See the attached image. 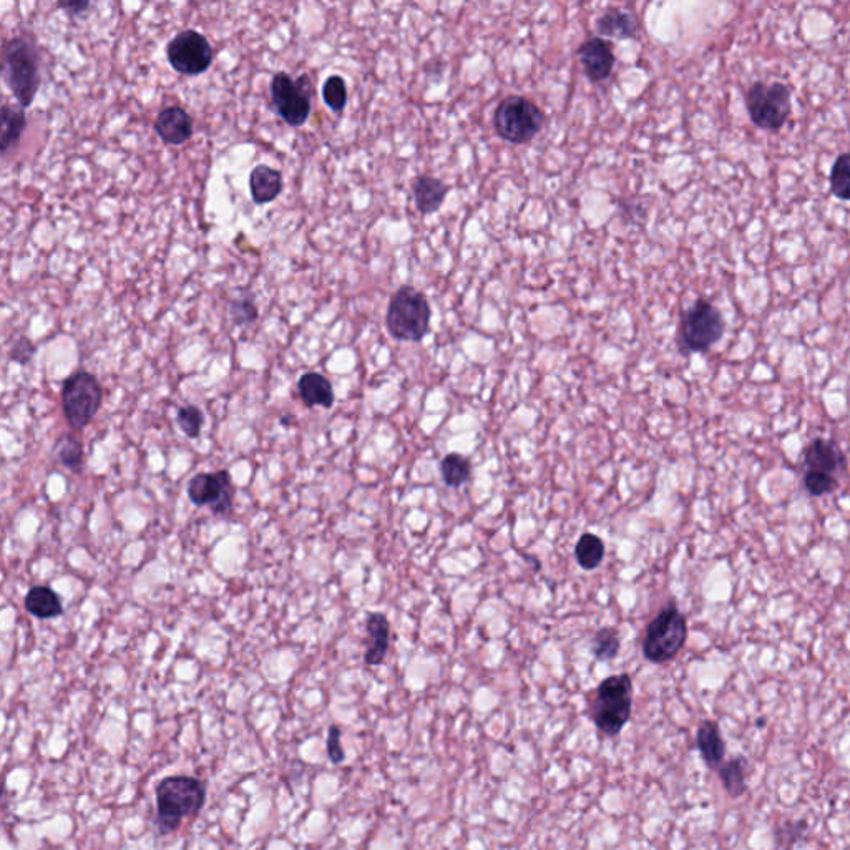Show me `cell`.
I'll list each match as a JSON object with an SVG mask.
<instances>
[{"mask_svg":"<svg viewBox=\"0 0 850 850\" xmlns=\"http://www.w3.org/2000/svg\"><path fill=\"white\" fill-rule=\"evenodd\" d=\"M367 635L371 638V645L367 648L364 661L366 665H381L389 651V620L384 613H371L366 620Z\"/></svg>","mask_w":850,"mask_h":850,"instance_id":"19","label":"cell"},{"mask_svg":"<svg viewBox=\"0 0 850 850\" xmlns=\"http://www.w3.org/2000/svg\"><path fill=\"white\" fill-rule=\"evenodd\" d=\"M326 748H328V756L331 759V763H344L346 753H344V749L341 746V729L338 726H331L329 728L328 746Z\"/></svg>","mask_w":850,"mask_h":850,"instance_id":"35","label":"cell"},{"mask_svg":"<svg viewBox=\"0 0 850 850\" xmlns=\"http://www.w3.org/2000/svg\"><path fill=\"white\" fill-rule=\"evenodd\" d=\"M804 487L812 497H822L836 490L837 479L832 475L804 472Z\"/></svg>","mask_w":850,"mask_h":850,"instance_id":"32","label":"cell"},{"mask_svg":"<svg viewBox=\"0 0 850 850\" xmlns=\"http://www.w3.org/2000/svg\"><path fill=\"white\" fill-rule=\"evenodd\" d=\"M323 98L333 112L339 113L344 110L347 103L346 82L341 75H331L323 85Z\"/></svg>","mask_w":850,"mask_h":850,"instance_id":"30","label":"cell"},{"mask_svg":"<svg viewBox=\"0 0 850 850\" xmlns=\"http://www.w3.org/2000/svg\"><path fill=\"white\" fill-rule=\"evenodd\" d=\"M449 191L450 186L435 176L419 175L412 180V195L416 200V208L424 216L439 211Z\"/></svg>","mask_w":850,"mask_h":850,"instance_id":"16","label":"cell"},{"mask_svg":"<svg viewBox=\"0 0 850 850\" xmlns=\"http://www.w3.org/2000/svg\"><path fill=\"white\" fill-rule=\"evenodd\" d=\"M299 396L306 407H324L334 404V391L331 382L319 372H306L298 382Z\"/></svg>","mask_w":850,"mask_h":850,"instance_id":"21","label":"cell"},{"mask_svg":"<svg viewBox=\"0 0 850 850\" xmlns=\"http://www.w3.org/2000/svg\"><path fill=\"white\" fill-rule=\"evenodd\" d=\"M719 779L723 782L724 789L733 799L743 796L746 786V759L734 758L723 766L718 767Z\"/></svg>","mask_w":850,"mask_h":850,"instance_id":"25","label":"cell"},{"mask_svg":"<svg viewBox=\"0 0 850 850\" xmlns=\"http://www.w3.org/2000/svg\"><path fill=\"white\" fill-rule=\"evenodd\" d=\"M575 558L583 570H595L605 558V543L593 533H583L575 545Z\"/></svg>","mask_w":850,"mask_h":850,"instance_id":"24","label":"cell"},{"mask_svg":"<svg viewBox=\"0 0 850 850\" xmlns=\"http://www.w3.org/2000/svg\"><path fill=\"white\" fill-rule=\"evenodd\" d=\"M155 130L163 142L178 147L188 142L193 135V120L190 113L181 107L163 108L155 120Z\"/></svg>","mask_w":850,"mask_h":850,"instance_id":"15","label":"cell"},{"mask_svg":"<svg viewBox=\"0 0 850 850\" xmlns=\"http://www.w3.org/2000/svg\"><path fill=\"white\" fill-rule=\"evenodd\" d=\"M578 60L582 65L583 74L588 80L600 84L610 77L615 67V54L611 45L601 37H592L583 42L577 50Z\"/></svg>","mask_w":850,"mask_h":850,"instance_id":"13","label":"cell"},{"mask_svg":"<svg viewBox=\"0 0 850 850\" xmlns=\"http://www.w3.org/2000/svg\"><path fill=\"white\" fill-rule=\"evenodd\" d=\"M633 709V680L628 673L608 676L595 689L590 716L605 736L615 738L623 731Z\"/></svg>","mask_w":850,"mask_h":850,"instance_id":"2","label":"cell"},{"mask_svg":"<svg viewBox=\"0 0 850 850\" xmlns=\"http://www.w3.org/2000/svg\"><path fill=\"white\" fill-rule=\"evenodd\" d=\"M271 100L279 117L289 127H303L311 115L313 85L308 75L293 80L286 72H278L271 80Z\"/></svg>","mask_w":850,"mask_h":850,"instance_id":"10","label":"cell"},{"mask_svg":"<svg viewBox=\"0 0 850 850\" xmlns=\"http://www.w3.org/2000/svg\"><path fill=\"white\" fill-rule=\"evenodd\" d=\"M831 190L842 201H850V153H842L832 165Z\"/></svg>","mask_w":850,"mask_h":850,"instance_id":"29","label":"cell"},{"mask_svg":"<svg viewBox=\"0 0 850 850\" xmlns=\"http://www.w3.org/2000/svg\"><path fill=\"white\" fill-rule=\"evenodd\" d=\"M746 107L754 125L763 130H779L791 115V90L781 82H756L746 92Z\"/></svg>","mask_w":850,"mask_h":850,"instance_id":"9","label":"cell"},{"mask_svg":"<svg viewBox=\"0 0 850 850\" xmlns=\"http://www.w3.org/2000/svg\"><path fill=\"white\" fill-rule=\"evenodd\" d=\"M176 422H178L180 429L183 430V434L186 437L196 439V437H200L201 429L205 425V416H203V412L198 407L185 406L181 407L180 411H178Z\"/></svg>","mask_w":850,"mask_h":850,"instance_id":"31","label":"cell"},{"mask_svg":"<svg viewBox=\"0 0 850 850\" xmlns=\"http://www.w3.org/2000/svg\"><path fill=\"white\" fill-rule=\"evenodd\" d=\"M157 797V829L167 836L180 827L186 817L196 816L206 801V787L191 776L165 777L155 791Z\"/></svg>","mask_w":850,"mask_h":850,"instance_id":"1","label":"cell"},{"mask_svg":"<svg viewBox=\"0 0 850 850\" xmlns=\"http://www.w3.org/2000/svg\"><path fill=\"white\" fill-rule=\"evenodd\" d=\"M55 454L60 464L74 470L75 474H80V470L84 469V447L74 435H62L55 444Z\"/></svg>","mask_w":850,"mask_h":850,"instance_id":"27","label":"cell"},{"mask_svg":"<svg viewBox=\"0 0 850 850\" xmlns=\"http://www.w3.org/2000/svg\"><path fill=\"white\" fill-rule=\"evenodd\" d=\"M233 480L228 470L215 474H198L190 480L186 494L196 507H210L218 517H226L233 510Z\"/></svg>","mask_w":850,"mask_h":850,"instance_id":"12","label":"cell"},{"mask_svg":"<svg viewBox=\"0 0 850 850\" xmlns=\"http://www.w3.org/2000/svg\"><path fill=\"white\" fill-rule=\"evenodd\" d=\"M545 113L542 108L520 95H510L495 108L494 128L505 142L523 145L532 142L542 130Z\"/></svg>","mask_w":850,"mask_h":850,"instance_id":"6","label":"cell"},{"mask_svg":"<svg viewBox=\"0 0 850 850\" xmlns=\"http://www.w3.org/2000/svg\"><path fill=\"white\" fill-rule=\"evenodd\" d=\"M802 469L836 477V472L846 469V455L832 440H812L802 455Z\"/></svg>","mask_w":850,"mask_h":850,"instance_id":"14","label":"cell"},{"mask_svg":"<svg viewBox=\"0 0 850 850\" xmlns=\"http://www.w3.org/2000/svg\"><path fill=\"white\" fill-rule=\"evenodd\" d=\"M688 638V623L675 603H668L646 628L643 655L646 660L663 665L676 658Z\"/></svg>","mask_w":850,"mask_h":850,"instance_id":"5","label":"cell"},{"mask_svg":"<svg viewBox=\"0 0 850 850\" xmlns=\"http://www.w3.org/2000/svg\"><path fill=\"white\" fill-rule=\"evenodd\" d=\"M620 646V635L615 628H600L593 635L592 651L596 660H613L620 653Z\"/></svg>","mask_w":850,"mask_h":850,"instance_id":"28","label":"cell"},{"mask_svg":"<svg viewBox=\"0 0 850 850\" xmlns=\"http://www.w3.org/2000/svg\"><path fill=\"white\" fill-rule=\"evenodd\" d=\"M430 304L424 293L402 286L392 294L386 314L387 331L396 341L421 342L430 328Z\"/></svg>","mask_w":850,"mask_h":850,"instance_id":"4","label":"cell"},{"mask_svg":"<svg viewBox=\"0 0 850 850\" xmlns=\"http://www.w3.org/2000/svg\"><path fill=\"white\" fill-rule=\"evenodd\" d=\"M470 472H472V467H470L469 459H465L464 455L457 454V452L447 454L444 459L440 460L442 480L450 489H459L465 482H469Z\"/></svg>","mask_w":850,"mask_h":850,"instance_id":"26","label":"cell"},{"mask_svg":"<svg viewBox=\"0 0 850 850\" xmlns=\"http://www.w3.org/2000/svg\"><path fill=\"white\" fill-rule=\"evenodd\" d=\"M60 9L67 10V14L79 15L84 14L85 10L90 9L88 2H59Z\"/></svg>","mask_w":850,"mask_h":850,"instance_id":"37","label":"cell"},{"mask_svg":"<svg viewBox=\"0 0 850 850\" xmlns=\"http://www.w3.org/2000/svg\"><path fill=\"white\" fill-rule=\"evenodd\" d=\"M596 34L610 39L625 40L635 37L638 30V19L630 10L615 9L606 10L596 19Z\"/></svg>","mask_w":850,"mask_h":850,"instance_id":"17","label":"cell"},{"mask_svg":"<svg viewBox=\"0 0 850 850\" xmlns=\"http://www.w3.org/2000/svg\"><path fill=\"white\" fill-rule=\"evenodd\" d=\"M696 743L706 766L709 769H718L726 756V744L721 736L719 724L716 721H703L696 734Z\"/></svg>","mask_w":850,"mask_h":850,"instance_id":"20","label":"cell"},{"mask_svg":"<svg viewBox=\"0 0 850 850\" xmlns=\"http://www.w3.org/2000/svg\"><path fill=\"white\" fill-rule=\"evenodd\" d=\"M25 610L39 620H52L64 613L60 596L49 587H32L25 596Z\"/></svg>","mask_w":850,"mask_h":850,"instance_id":"22","label":"cell"},{"mask_svg":"<svg viewBox=\"0 0 850 850\" xmlns=\"http://www.w3.org/2000/svg\"><path fill=\"white\" fill-rule=\"evenodd\" d=\"M231 319L236 326H250L255 323L258 318V308L255 301L251 298L236 299L231 303L230 308Z\"/></svg>","mask_w":850,"mask_h":850,"instance_id":"33","label":"cell"},{"mask_svg":"<svg viewBox=\"0 0 850 850\" xmlns=\"http://www.w3.org/2000/svg\"><path fill=\"white\" fill-rule=\"evenodd\" d=\"M168 62L173 70L183 75H200L210 69L213 47L196 30H183L170 40L167 47Z\"/></svg>","mask_w":850,"mask_h":850,"instance_id":"11","label":"cell"},{"mask_svg":"<svg viewBox=\"0 0 850 850\" xmlns=\"http://www.w3.org/2000/svg\"><path fill=\"white\" fill-rule=\"evenodd\" d=\"M724 321L719 309L706 299H698L681 316L678 346L683 354L706 352L723 338Z\"/></svg>","mask_w":850,"mask_h":850,"instance_id":"7","label":"cell"},{"mask_svg":"<svg viewBox=\"0 0 850 850\" xmlns=\"http://www.w3.org/2000/svg\"><path fill=\"white\" fill-rule=\"evenodd\" d=\"M806 831V821L786 822V824H782L781 827H777L776 829L777 844L784 847V849H791L804 836V832Z\"/></svg>","mask_w":850,"mask_h":850,"instance_id":"34","label":"cell"},{"mask_svg":"<svg viewBox=\"0 0 850 850\" xmlns=\"http://www.w3.org/2000/svg\"><path fill=\"white\" fill-rule=\"evenodd\" d=\"M27 118L24 108H15L5 103L2 107V135H0V152L7 155L19 145L24 133Z\"/></svg>","mask_w":850,"mask_h":850,"instance_id":"23","label":"cell"},{"mask_svg":"<svg viewBox=\"0 0 850 850\" xmlns=\"http://www.w3.org/2000/svg\"><path fill=\"white\" fill-rule=\"evenodd\" d=\"M102 401V384L90 372H75L62 386V409L72 429H85L97 416Z\"/></svg>","mask_w":850,"mask_h":850,"instance_id":"8","label":"cell"},{"mask_svg":"<svg viewBox=\"0 0 850 850\" xmlns=\"http://www.w3.org/2000/svg\"><path fill=\"white\" fill-rule=\"evenodd\" d=\"M250 190L256 205L273 203L283 191V173L276 168L258 165L251 171Z\"/></svg>","mask_w":850,"mask_h":850,"instance_id":"18","label":"cell"},{"mask_svg":"<svg viewBox=\"0 0 850 850\" xmlns=\"http://www.w3.org/2000/svg\"><path fill=\"white\" fill-rule=\"evenodd\" d=\"M34 354V342L30 341L29 338H20L19 341H15L14 346H12V351H10V361L19 362V364H27V362L34 357Z\"/></svg>","mask_w":850,"mask_h":850,"instance_id":"36","label":"cell"},{"mask_svg":"<svg viewBox=\"0 0 850 850\" xmlns=\"http://www.w3.org/2000/svg\"><path fill=\"white\" fill-rule=\"evenodd\" d=\"M4 79L20 108L30 107L40 87V55L32 40L14 37L5 42Z\"/></svg>","mask_w":850,"mask_h":850,"instance_id":"3","label":"cell"}]
</instances>
